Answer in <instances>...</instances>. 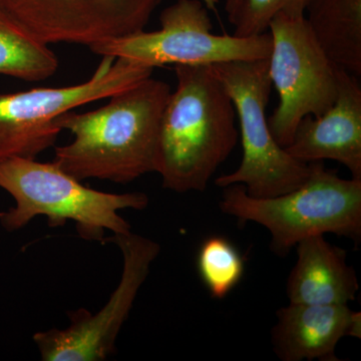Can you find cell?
Returning <instances> with one entry per match:
<instances>
[{
    "mask_svg": "<svg viewBox=\"0 0 361 361\" xmlns=\"http://www.w3.org/2000/svg\"><path fill=\"white\" fill-rule=\"evenodd\" d=\"M307 4L308 0H244L233 23V35L241 37L262 35L278 13L305 14Z\"/></svg>",
    "mask_w": 361,
    "mask_h": 361,
    "instance_id": "cell-17",
    "label": "cell"
},
{
    "mask_svg": "<svg viewBox=\"0 0 361 361\" xmlns=\"http://www.w3.org/2000/svg\"><path fill=\"white\" fill-rule=\"evenodd\" d=\"M296 248V264L286 284L289 302L348 305L355 300L360 283L345 250L332 245L324 235L301 240Z\"/></svg>",
    "mask_w": 361,
    "mask_h": 361,
    "instance_id": "cell-13",
    "label": "cell"
},
{
    "mask_svg": "<svg viewBox=\"0 0 361 361\" xmlns=\"http://www.w3.org/2000/svg\"><path fill=\"white\" fill-rule=\"evenodd\" d=\"M171 89L151 77L116 92L102 108L68 111L59 127L73 135L58 147L54 163L78 180L128 184L157 171L161 116Z\"/></svg>",
    "mask_w": 361,
    "mask_h": 361,
    "instance_id": "cell-1",
    "label": "cell"
},
{
    "mask_svg": "<svg viewBox=\"0 0 361 361\" xmlns=\"http://www.w3.org/2000/svg\"><path fill=\"white\" fill-rule=\"evenodd\" d=\"M285 149L302 163L338 161L361 180V87L355 75L339 68L336 101L322 116H305Z\"/></svg>",
    "mask_w": 361,
    "mask_h": 361,
    "instance_id": "cell-11",
    "label": "cell"
},
{
    "mask_svg": "<svg viewBox=\"0 0 361 361\" xmlns=\"http://www.w3.org/2000/svg\"><path fill=\"white\" fill-rule=\"evenodd\" d=\"M268 30L270 80L279 96L268 125L275 141L286 148L305 116H320L336 101L341 68L316 39L305 14L280 11Z\"/></svg>",
    "mask_w": 361,
    "mask_h": 361,
    "instance_id": "cell-8",
    "label": "cell"
},
{
    "mask_svg": "<svg viewBox=\"0 0 361 361\" xmlns=\"http://www.w3.org/2000/svg\"><path fill=\"white\" fill-rule=\"evenodd\" d=\"M271 332L273 351L282 361H338L343 337H361V313L348 305L293 304L280 308Z\"/></svg>",
    "mask_w": 361,
    "mask_h": 361,
    "instance_id": "cell-12",
    "label": "cell"
},
{
    "mask_svg": "<svg viewBox=\"0 0 361 361\" xmlns=\"http://www.w3.org/2000/svg\"><path fill=\"white\" fill-rule=\"evenodd\" d=\"M161 30L132 33L90 45L101 56L125 59L155 68L167 65L210 66L269 58L270 32L255 37L218 35L200 0H178L161 11Z\"/></svg>",
    "mask_w": 361,
    "mask_h": 361,
    "instance_id": "cell-6",
    "label": "cell"
},
{
    "mask_svg": "<svg viewBox=\"0 0 361 361\" xmlns=\"http://www.w3.org/2000/svg\"><path fill=\"white\" fill-rule=\"evenodd\" d=\"M102 58L92 78L82 84L0 94V161L37 160L54 146L63 130L59 127V116L108 99L153 73L154 68L128 59Z\"/></svg>",
    "mask_w": 361,
    "mask_h": 361,
    "instance_id": "cell-7",
    "label": "cell"
},
{
    "mask_svg": "<svg viewBox=\"0 0 361 361\" xmlns=\"http://www.w3.org/2000/svg\"><path fill=\"white\" fill-rule=\"evenodd\" d=\"M0 188L16 202L0 214V223L9 232L23 229L37 216H45L49 227H63L73 221L82 238L103 241L106 230L114 235L132 231L118 214L121 210H144L149 205L146 194L97 191L66 174L54 161L32 159L0 161Z\"/></svg>",
    "mask_w": 361,
    "mask_h": 361,
    "instance_id": "cell-4",
    "label": "cell"
},
{
    "mask_svg": "<svg viewBox=\"0 0 361 361\" xmlns=\"http://www.w3.org/2000/svg\"><path fill=\"white\" fill-rule=\"evenodd\" d=\"M307 180L288 193L255 198L242 185L222 188L221 211L270 233V249L285 257L301 240L336 234L360 244L361 180L342 179L322 161L310 163Z\"/></svg>",
    "mask_w": 361,
    "mask_h": 361,
    "instance_id": "cell-3",
    "label": "cell"
},
{
    "mask_svg": "<svg viewBox=\"0 0 361 361\" xmlns=\"http://www.w3.org/2000/svg\"><path fill=\"white\" fill-rule=\"evenodd\" d=\"M243 1L244 0H226L225 11L227 13L228 20L232 25L238 16Z\"/></svg>",
    "mask_w": 361,
    "mask_h": 361,
    "instance_id": "cell-18",
    "label": "cell"
},
{
    "mask_svg": "<svg viewBox=\"0 0 361 361\" xmlns=\"http://www.w3.org/2000/svg\"><path fill=\"white\" fill-rule=\"evenodd\" d=\"M161 0H0V4L47 44L87 47L142 32Z\"/></svg>",
    "mask_w": 361,
    "mask_h": 361,
    "instance_id": "cell-10",
    "label": "cell"
},
{
    "mask_svg": "<svg viewBox=\"0 0 361 361\" xmlns=\"http://www.w3.org/2000/svg\"><path fill=\"white\" fill-rule=\"evenodd\" d=\"M177 87L161 116L157 171L165 189L204 192L236 147V111L210 66H175Z\"/></svg>",
    "mask_w": 361,
    "mask_h": 361,
    "instance_id": "cell-2",
    "label": "cell"
},
{
    "mask_svg": "<svg viewBox=\"0 0 361 361\" xmlns=\"http://www.w3.org/2000/svg\"><path fill=\"white\" fill-rule=\"evenodd\" d=\"M209 66L234 104L243 149L239 167L218 177L215 184L242 185L255 198L279 196L302 185L310 177V164L297 161L275 141L266 118L272 89L268 59Z\"/></svg>",
    "mask_w": 361,
    "mask_h": 361,
    "instance_id": "cell-5",
    "label": "cell"
},
{
    "mask_svg": "<svg viewBox=\"0 0 361 361\" xmlns=\"http://www.w3.org/2000/svg\"><path fill=\"white\" fill-rule=\"evenodd\" d=\"M305 18L338 68L361 75V0H308Z\"/></svg>",
    "mask_w": 361,
    "mask_h": 361,
    "instance_id": "cell-14",
    "label": "cell"
},
{
    "mask_svg": "<svg viewBox=\"0 0 361 361\" xmlns=\"http://www.w3.org/2000/svg\"><path fill=\"white\" fill-rule=\"evenodd\" d=\"M111 241L122 252L120 283L108 303L94 314L80 308L68 313L71 324L68 329L35 334L33 341L42 360L103 361L115 353L116 338L161 247L132 231L114 235Z\"/></svg>",
    "mask_w": 361,
    "mask_h": 361,
    "instance_id": "cell-9",
    "label": "cell"
},
{
    "mask_svg": "<svg viewBox=\"0 0 361 361\" xmlns=\"http://www.w3.org/2000/svg\"><path fill=\"white\" fill-rule=\"evenodd\" d=\"M199 276L211 295L225 298L239 284L245 264L236 247L223 236L207 238L197 256Z\"/></svg>",
    "mask_w": 361,
    "mask_h": 361,
    "instance_id": "cell-16",
    "label": "cell"
},
{
    "mask_svg": "<svg viewBox=\"0 0 361 361\" xmlns=\"http://www.w3.org/2000/svg\"><path fill=\"white\" fill-rule=\"evenodd\" d=\"M59 59L0 4V75L39 82L52 77Z\"/></svg>",
    "mask_w": 361,
    "mask_h": 361,
    "instance_id": "cell-15",
    "label": "cell"
}]
</instances>
